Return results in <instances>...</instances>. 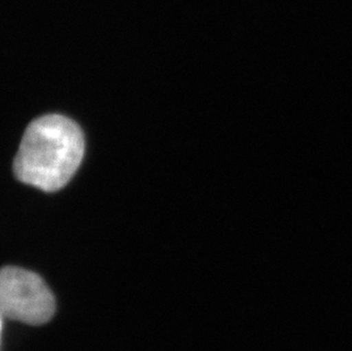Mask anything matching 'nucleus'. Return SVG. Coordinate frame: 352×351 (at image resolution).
I'll return each instance as SVG.
<instances>
[{
	"label": "nucleus",
	"instance_id": "obj_1",
	"mask_svg": "<svg viewBox=\"0 0 352 351\" xmlns=\"http://www.w3.org/2000/svg\"><path fill=\"white\" fill-rule=\"evenodd\" d=\"M85 153L82 131L77 123L60 114H47L28 126L14 160L20 182L45 192L67 185Z\"/></svg>",
	"mask_w": 352,
	"mask_h": 351
},
{
	"label": "nucleus",
	"instance_id": "obj_2",
	"mask_svg": "<svg viewBox=\"0 0 352 351\" xmlns=\"http://www.w3.org/2000/svg\"><path fill=\"white\" fill-rule=\"evenodd\" d=\"M1 316L29 325H43L53 317L55 299L36 273L5 267L0 274Z\"/></svg>",
	"mask_w": 352,
	"mask_h": 351
}]
</instances>
